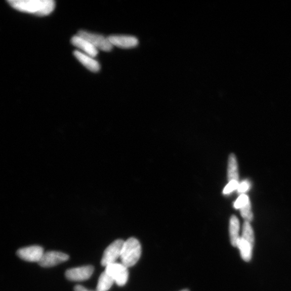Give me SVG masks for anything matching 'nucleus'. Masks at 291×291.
<instances>
[{"instance_id": "f257e3e1", "label": "nucleus", "mask_w": 291, "mask_h": 291, "mask_svg": "<svg viewBox=\"0 0 291 291\" xmlns=\"http://www.w3.org/2000/svg\"><path fill=\"white\" fill-rule=\"evenodd\" d=\"M7 3L16 10L39 16L49 15L55 8L53 0H8Z\"/></svg>"}, {"instance_id": "f03ea898", "label": "nucleus", "mask_w": 291, "mask_h": 291, "mask_svg": "<svg viewBox=\"0 0 291 291\" xmlns=\"http://www.w3.org/2000/svg\"><path fill=\"white\" fill-rule=\"evenodd\" d=\"M141 255L139 241L134 237L129 238L124 242L120 256L121 263L127 268L134 267L139 261Z\"/></svg>"}, {"instance_id": "7ed1b4c3", "label": "nucleus", "mask_w": 291, "mask_h": 291, "mask_svg": "<svg viewBox=\"0 0 291 291\" xmlns=\"http://www.w3.org/2000/svg\"><path fill=\"white\" fill-rule=\"evenodd\" d=\"M119 286L126 285L129 279L128 268L122 263H114L107 266L105 270Z\"/></svg>"}, {"instance_id": "20e7f679", "label": "nucleus", "mask_w": 291, "mask_h": 291, "mask_svg": "<svg viewBox=\"0 0 291 291\" xmlns=\"http://www.w3.org/2000/svg\"><path fill=\"white\" fill-rule=\"evenodd\" d=\"M78 35L90 41L97 50L108 52L111 51L113 48L109 38L103 35L93 34L84 30L79 31Z\"/></svg>"}, {"instance_id": "39448f33", "label": "nucleus", "mask_w": 291, "mask_h": 291, "mask_svg": "<svg viewBox=\"0 0 291 291\" xmlns=\"http://www.w3.org/2000/svg\"><path fill=\"white\" fill-rule=\"evenodd\" d=\"M124 242L123 240L117 239L107 246L101 260L103 267H106L108 265L116 263V260L120 258Z\"/></svg>"}, {"instance_id": "423d86ee", "label": "nucleus", "mask_w": 291, "mask_h": 291, "mask_svg": "<svg viewBox=\"0 0 291 291\" xmlns=\"http://www.w3.org/2000/svg\"><path fill=\"white\" fill-rule=\"evenodd\" d=\"M228 177L229 182L223 190L224 194L231 193L237 189L239 186L237 163L234 154H231L229 156Z\"/></svg>"}, {"instance_id": "0eeeda50", "label": "nucleus", "mask_w": 291, "mask_h": 291, "mask_svg": "<svg viewBox=\"0 0 291 291\" xmlns=\"http://www.w3.org/2000/svg\"><path fill=\"white\" fill-rule=\"evenodd\" d=\"M69 259V256L67 254L57 252H49L44 254L38 264L41 267H53L67 261Z\"/></svg>"}, {"instance_id": "6e6552de", "label": "nucleus", "mask_w": 291, "mask_h": 291, "mask_svg": "<svg viewBox=\"0 0 291 291\" xmlns=\"http://www.w3.org/2000/svg\"><path fill=\"white\" fill-rule=\"evenodd\" d=\"M94 272L93 266H84L68 270L65 272V277L68 280L74 281H81L89 279Z\"/></svg>"}, {"instance_id": "1a4fd4ad", "label": "nucleus", "mask_w": 291, "mask_h": 291, "mask_svg": "<svg viewBox=\"0 0 291 291\" xmlns=\"http://www.w3.org/2000/svg\"><path fill=\"white\" fill-rule=\"evenodd\" d=\"M43 247L37 245L30 246L19 249L17 255L23 260L27 262H39L44 255Z\"/></svg>"}, {"instance_id": "9d476101", "label": "nucleus", "mask_w": 291, "mask_h": 291, "mask_svg": "<svg viewBox=\"0 0 291 291\" xmlns=\"http://www.w3.org/2000/svg\"><path fill=\"white\" fill-rule=\"evenodd\" d=\"M112 45L123 49L136 47L139 44L137 38L132 36L112 35L108 37Z\"/></svg>"}, {"instance_id": "9b49d317", "label": "nucleus", "mask_w": 291, "mask_h": 291, "mask_svg": "<svg viewBox=\"0 0 291 291\" xmlns=\"http://www.w3.org/2000/svg\"><path fill=\"white\" fill-rule=\"evenodd\" d=\"M71 43L74 46L81 50L85 54L91 57L94 58L98 54V50L88 40L78 35L72 37Z\"/></svg>"}, {"instance_id": "f8f14e48", "label": "nucleus", "mask_w": 291, "mask_h": 291, "mask_svg": "<svg viewBox=\"0 0 291 291\" xmlns=\"http://www.w3.org/2000/svg\"><path fill=\"white\" fill-rule=\"evenodd\" d=\"M236 209H240L241 215L246 222H251L253 219L251 204L248 197L245 194L241 195L234 203Z\"/></svg>"}, {"instance_id": "ddd939ff", "label": "nucleus", "mask_w": 291, "mask_h": 291, "mask_svg": "<svg viewBox=\"0 0 291 291\" xmlns=\"http://www.w3.org/2000/svg\"><path fill=\"white\" fill-rule=\"evenodd\" d=\"M73 54L79 62L90 71L97 72L101 69L99 63L94 59V57L77 51H74Z\"/></svg>"}, {"instance_id": "4468645a", "label": "nucleus", "mask_w": 291, "mask_h": 291, "mask_svg": "<svg viewBox=\"0 0 291 291\" xmlns=\"http://www.w3.org/2000/svg\"><path fill=\"white\" fill-rule=\"evenodd\" d=\"M239 222L236 216L233 215L230 220L229 232L230 242L233 246L237 247L239 239Z\"/></svg>"}, {"instance_id": "2eb2a0df", "label": "nucleus", "mask_w": 291, "mask_h": 291, "mask_svg": "<svg viewBox=\"0 0 291 291\" xmlns=\"http://www.w3.org/2000/svg\"><path fill=\"white\" fill-rule=\"evenodd\" d=\"M237 247L240 250V255L242 259L245 262H250L252 259L254 246L240 237Z\"/></svg>"}, {"instance_id": "dca6fc26", "label": "nucleus", "mask_w": 291, "mask_h": 291, "mask_svg": "<svg viewBox=\"0 0 291 291\" xmlns=\"http://www.w3.org/2000/svg\"><path fill=\"white\" fill-rule=\"evenodd\" d=\"M114 282L113 278L105 271L100 276L97 286V291H107Z\"/></svg>"}, {"instance_id": "f3484780", "label": "nucleus", "mask_w": 291, "mask_h": 291, "mask_svg": "<svg viewBox=\"0 0 291 291\" xmlns=\"http://www.w3.org/2000/svg\"><path fill=\"white\" fill-rule=\"evenodd\" d=\"M242 237L247 242L254 246L255 236L254 232L250 222L245 221L243 224Z\"/></svg>"}, {"instance_id": "a211bd4d", "label": "nucleus", "mask_w": 291, "mask_h": 291, "mask_svg": "<svg viewBox=\"0 0 291 291\" xmlns=\"http://www.w3.org/2000/svg\"><path fill=\"white\" fill-rule=\"evenodd\" d=\"M251 187L250 182L247 180L243 181L239 184L237 191L239 193L243 194L247 191Z\"/></svg>"}, {"instance_id": "6ab92c4d", "label": "nucleus", "mask_w": 291, "mask_h": 291, "mask_svg": "<svg viewBox=\"0 0 291 291\" xmlns=\"http://www.w3.org/2000/svg\"><path fill=\"white\" fill-rule=\"evenodd\" d=\"M74 291H94L90 290L85 287L84 286L81 285H77L74 288ZM97 291V290H96Z\"/></svg>"}, {"instance_id": "aec40b11", "label": "nucleus", "mask_w": 291, "mask_h": 291, "mask_svg": "<svg viewBox=\"0 0 291 291\" xmlns=\"http://www.w3.org/2000/svg\"><path fill=\"white\" fill-rule=\"evenodd\" d=\"M180 291H190L188 289H182Z\"/></svg>"}]
</instances>
